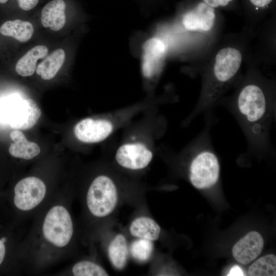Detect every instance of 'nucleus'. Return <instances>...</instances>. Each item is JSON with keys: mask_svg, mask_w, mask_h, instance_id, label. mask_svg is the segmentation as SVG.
Masks as SVG:
<instances>
[{"mask_svg": "<svg viewBox=\"0 0 276 276\" xmlns=\"http://www.w3.org/2000/svg\"><path fill=\"white\" fill-rule=\"evenodd\" d=\"M226 106L245 135L247 152L262 155L274 151L270 131L275 118V105L262 85L254 82L245 84Z\"/></svg>", "mask_w": 276, "mask_h": 276, "instance_id": "obj_1", "label": "nucleus"}, {"mask_svg": "<svg viewBox=\"0 0 276 276\" xmlns=\"http://www.w3.org/2000/svg\"><path fill=\"white\" fill-rule=\"evenodd\" d=\"M39 216L31 239L25 241L24 254L37 259H55L64 253L73 239L74 224L64 200L48 202Z\"/></svg>", "mask_w": 276, "mask_h": 276, "instance_id": "obj_2", "label": "nucleus"}, {"mask_svg": "<svg viewBox=\"0 0 276 276\" xmlns=\"http://www.w3.org/2000/svg\"><path fill=\"white\" fill-rule=\"evenodd\" d=\"M242 60V54L236 48L226 47L218 52L212 68L204 76L201 96L191 114V120L201 113L213 114L221 96L238 72Z\"/></svg>", "mask_w": 276, "mask_h": 276, "instance_id": "obj_3", "label": "nucleus"}, {"mask_svg": "<svg viewBox=\"0 0 276 276\" xmlns=\"http://www.w3.org/2000/svg\"><path fill=\"white\" fill-rule=\"evenodd\" d=\"M213 116L205 117V126L187 150L190 158L189 177L192 185L206 189L216 185L220 176V167L210 136L214 122Z\"/></svg>", "mask_w": 276, "mask_h": 276, "instance_id": "obj_4", "label": "nucleus"}, {"mask_svg": "<svg viewBox=\"0 0 276 276\" xmlns=\"http://www.w3.org/2000/svg\"><path fill=\"white\" fill-rule=\"evenodd\" d=\"M13 193V204L22 215L35 213L43 207L51 196L48 195L45 183L34 176L18 181L14 187Z\"/></svg>", "mask_w": 276, "mask_h": 276, "instance_id": "obj_5", "label": "nucleus"}, {"mask_svg": "<svg viewBox=\"0 0 276 276\" xmlns=\"http://www.w3.org/2000/svg\"><path fill=\"white\" fill-rule=\"evenodd\" d=\"M118 201V193L113 180L101 175L91 182L86 195V205L89 213L96 218H103L110 214Z\"/></svg>", "mask_w": 276, "mask_h": 276, "instance_id": "obj_6", "label": "nucleus"}, {"mask_svg": "<svg viewBox=\"0 0 276 276\" xmlns=\"http://www.w3.org/2000/svg\"><path fill=\"white\" fill-rule=\"evenodd\" d=\"M41 111L31 99L12 100L5 103L0 108V116L15 129H28L37 122Z\"/></svg>", "mask_w": 276, "mask_h": 276, "instance_id": "obj_7", "label": "nucleus"}, {"mask_svg": "<svg viewBox=\"0 0 276 276\" xmlns=\"http://www.w3.org/2000/svg\"><path fill=\"white\" fill-rule=\"evenodd\" d=\"M167 52L164 41L157 36H151L143 43L141 48V68L143 76L152 79L159 73Z\"/></svg>", "mask_w": 276, "mask_h": 276, "instance_id": "obj_8", "label": "nucleus"}, {"mask_svg": "<svg viewBox=\"0 0 276 276\" xmlns=\"http://www.w3.org/2000/svg\"><path fill=\"white\" fill-rule=\"evenodd\" d=\"M152 152L144 144L127 143L117 151L116 159L122 167L131 170H140L146 167L152 160Z\"/></svg>", "mask_w": 276, "mask_h": 276, "instance_id": "obj_9", "label": "nucleus"}, {"mask_svg": "<svg viewBox=\"0 0 276 276\" xmlns=\"http://www.w3.org/2000/svg\"><path fill=\"white\" fill-rule=\"evenodd\" d=\"M112 130V124L105 119L86 118L79 122L74 127L76 137L86 143L102 141L111 133Z\"/></svg>", "mask_w": 276, "mask_h": 276, "instance_id": "obj_10", "label": "nucleus"}, {"mask_svg": "<svg viewBox=\"0 0 276 276\" xmlns=\"http://www.w3.org/2000/svg\"><path fill=\"white\" fill-rule=\"evenodd\" d=\"M264 246V240L257 232H249L233 246L232 254L235 260L246 265L256 259L261 254Z\"/></svg>", "mask_w": 276, "mask_h": 276, "instance_id": "obj_11", "label": "nucleus"}, {"mask_svg": "<svg viewBox=\"0 0 276 276\" xmlns=\"http://www.w3.org/2000/svg\"><path fill=\"white\" fill-rule=\"evenodd\" d=\"M215 19V13L213 8L201 3L185 13L181 22L187 30L207 32L213 28Z\"/></svg>", "mask_w": 276, "mask_h": 276, "instance_id": "obj_12", "label": "nucleus"}, {"mask_svg": "<svg viewBox=\"0 0 276 276\" xmlns=\"http://www.w3.org/2000/svg\"><path fill=\"white\" fill-rule=\"evenodd\" d=\"M66 4L63 0H52L41 11V21L45 28L57 31L65 25Z\"/></svg>", "mask_w": 276, "mask_h": 276, "instance_id": "obj_13", "label": "nucleus"}, {"mask_svg": "<svg viewBox=\"0 0 276 276\" xmlns=\"http://www.w3.org/2000/svg\"><path fill=\"white\" fill-rule=\"evenodd\" d=\"M10 137L13 141L9 148V152L11 156L30 160L40 153L39 146L34 142L29 141L20 131H12L10 134Z\"/></svg>", "mask_w": 276, "mask_h": 276, "instance_id": "obj_14", "label": "nucleus"}, {"mask_svg": "<svg viewBox=\"0 0 276 276\" xmlns=\"http://www.w3.org/2000/svg\"><path fill=\"white\" fill-rule=\"evenodd\" d=\"M129 231L133 237L153 241L159 238L160 227L152 218L142 216L135 218L131 222Z\"/></svg>", "mask_w": 276, "mask_h": 276, "instance_id": "obj_15", "label": "nucleus"}, {"mask_svg": "<svg viewBox=\"0 0 276 276\" xmlns=\"http://www.w3.org/2000/svg\"><path fill=\"white\" fill-rule=\"evenodd\" d=\"M48 53V49L44 45L34 47L18 60L15 65L16 73L23 77L32 76L36 70L37 60L45 58Z\"/></svg>", "mask_w": 276, "mask_h": 276, "instance_id": "obj_16", "label": "nucleus"}, {"mask_svg": "<svg viewBox=\"0 0 276 276\" xmlns=\"http://www.w3.org/2000/svg\"><path fill=\"white\" fill-rule=\"evenodd\" d=\"M65 58V54L63 49L55 50L37 65L36 73L43 80L52 79L62 66Z\"/></svg>", "mask_w": 276, "mask_h": 276, "instance_id": "obj_17", "label": "nucleus"}, {"mask_svg": "<svg viewBox=\"0 0 276 276\" xmlns=\"http://www.w3.org/2000/svg\"><path fill=\"white\" fill-rule=\"evenodd\" d=\"M33 32L34 27L30 22L18 19L7 21L0 28L2 35L12 37L22 42L28 41Z\"/></svg>", "mask_w": 276, "mask_h": 276, "instance_id": "obj_18", "label": "nucleus"}, {"mask_svg": "<svg viewBox=\"0 0 276 276\" xmlns=\"http://www.w3.org/2000/svg\"><path fill=\"white\" fill-rule=\"evenodd\" d=\"M109 260L116 268L123 269L127 263L128 256V247L125 237L118 234L111 241L108 247Z\"/></svg>", "mask_w": 276, "mask_h": 276, "instance_id": "obj_19", "label": "nucleus"}, {"mask_svg": "<svg viewBox=\"0 0 276 276\" xmlns=\"http://www.w3.org/2000/svg\"><path fill=\"white\" fill-rule=\"evenodd\" d=\"M250 276H273L276 275V257L269 254L259 258L249 267Z\"/></svg>", "mask_w": 276, "mask_h": 276, "instance_id": "obj_20", "label": "nucleus"}, {"mask_svg": "<svg viewBox=\"0 0 276 276\" xmlns=\"http://www.w3.org/2000/svg\"><path fill=\"white\" fill-rule=\"evenodd\" d=\"M71 272L75 276H106L108 273L101 266L89 261L82 260L72 266Z\"/></svg>", "mask_w": 276, "mask_h": 276, "instance_id": "obj_21", "label": "nucleus"}, {"mask_svg": "<svg viewBox=\"0 0 276 276\" xmlns=\"http://www.w3.org/2000/svg\"><path fill=\"white\" fill-rule=\"evenodd\" d=\"M130 250L133 258L139 261L145 262L152 254L153 244L151 241L138 238L131 243Z\"/></svg>", "mask_w": 276, "mask_h": 276, "instance_id": "obj_22", "label": "nucleus"}, {"mask_svg": "<svg viewBox=\"0 0 276 276\" xmlns=\"http://www.w3.org/2000/svg\"><path fill=\"white\" fill-rule=\"evenodd\" d=\"M19 7L23 10L29 11L33 9L39 0H16Z\"/></svg>", "mask_w": 276, "mask_h": 276, "instance_id": "obj_23", "label": "nucleus"}, {"mask_svg": "<svg viewBox=\"0 0 276 276\" xmlns=\"http://www.w3.org/2000/svg\"><path fill=\"white\" fill-rule=\"evenodd\" d=\"M205 3L212 8L225 6L233 0H203Z\"/></svg>", "mask_w": 276, "mask_h": 276, "instance_id": "obj_24", "label": "nucleus"}, {"mask_svg": "<svg viewBox=\"0 0 276 276\" xmlns=\"http://www.w3.org/2000/svg\"><path fill=\"white\" fill-rule=\"evenodd\" d=\"M7 239L5 237L0 238V265L3 263L6 254V243Z\"/></svg>", "mask_w": 276, "mask_h": 276, "instance_id": "obj_25", "label": "nucleus"}, {"mask_svg": "<svg viewBox=\"0 0 276 276\" xmlns=\"http://www.w3.org/2000/svg\"><path fill=\"white\" fill-rule=\"evenodd\" d=\"M227 275H244V274L241 268L235 265L231 268Z\"/></svg>", "mask_w": 276, "mask_h": 276, "instance_id": "obj_26", "label": "nucleus"}, {"mask_svg": "<svg viewBox=\"0 0 276 276\" xmlns=\"http://www.w3.org/2000/svg\"><path fill=\"white\" fill-rule=\"evenodd\" d=\"M272 0H250L251 3L258 7H263L268 5Z\"/></svg>", "mask_w": 276, "mask_h": 276, "instance_id": "obj_27", "label": "nucleus"}, {"mask_svg": "<svg viewBox=\"0 0 276 276\" xmlns=\"http://www.w3.org/2000/svg\"><path fill=\"white\" fill-rule=\"evenodd\" d=\"M136 1L140 2L142 4L151 5V2L153 0H136Z\"/></svg>", "mask_w": 276, "mask_h": 276, "instance_id": "obj_28", "label": "nucleus"}, {"mask_svg": "<svg viewBox=\"0 0 276 276\" xmlns=\"http://www.w3.org/2000/svg\"><path fill=\"white\" fill-rule=\"evenodd\" d=\"M8 0H0V3L1 4H5L6 3Z\"/></svg>", "mask_w": 276, "mask_h": 276, "instance_id": "obj_29", "label": "nucleus"}]
</instances>
